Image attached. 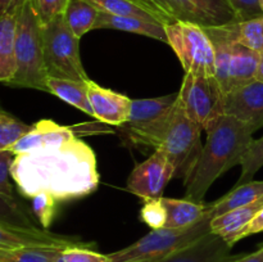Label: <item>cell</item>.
<instances>
[{
  "label": "cell",
  "instance_id": "obj_27",
  "mask_svg": "<svg viewBox=\"0 0 263 262\" xmlns=\"http://www.w3.org/2000/svg\"><path fill=\"white\" fill-rule=\"evenodd\" d=\"M63 248L53 247H28V248H0V262H55Z\"/></svg>",
  "mask_w": 263,
  "mask_h": 262
},
{
  "label": "cell",
  "instance_id": "obj_19",
  "mask_svg": "<svg viewBox=\"0 0 263 262\" xmlns=\"http://www.w3.org/2000/svg\"><path fill=\"white\" fill-rule=\"evenodd\" d=\"M108 28V30H118L125 32L143 35L146 38L156 39L162 43L168 44V38L166 32V25L154 21L143 20L138 17H122V15L109 14V13L100 12L95 23L94 30Z\"/></svg>",
  "mask_w": 263,
  "mask_h": 262
},
{
  "label": "cell",
  "instance_id": "obj_12",
  "mask_svg": "<svg viewBox=\"0 0 263 262\" xmlns=\"http://www.w3.org/2000/svg\"><path fill=\"white\" fill-rule=\"evenodd\" d=\"M87 89H89V100L94 118L108 125L120 126V127L127 122L133 99L107 87L100 86L92 80L87 82Z\"/></svg>",
  "mask_w": 263,
  "mask_h": 262
},
{
  "label": "cell",
  "instance_id": "obj_39",
  "mask_svg": "<svg viewBox=\"0 0 263 262\" xmlns=\"http://www.w3.org/2000/svg\"><path fill=\"white\" fill-rule=\"evenodd\" d=\"M139 2H143V3H145V4H148V5H152V7H154L156 8V9H158V8L156 7V5L153 4V2H152V0H139ZM159 10V9H158ZM159 12H161V10H159ZM166 15V14H164ZM172 22H174V21H172Z\"/></svg>",
  "mask_w": 263,
  "mask_h": 262
},
{
  "label": "cell",
  "instance_id": "obj_26",
  "mask_svg": "<svg viewBox=\"0 0 263 262\" xmlns=\"http://www.w3.org/2000/svg\"><path fill=\"white\" fill-rule=\"evenodd\" d=\"M222 28L234 41L263 55V17L247 22H234L222 26Z\"/></svg>",
  "mask_w": 263,
  "mask_h": 262
},
{
  "label": "cell",
  "instance_id": "obj_40",
  "mask_svg": "<svg viewBox=\"0 0 263 262\" xmlns=\"http://www.w3.org/2000/svg\"><path fill=\"white\" fill-rule=\"evenodd\" d=\"M262 5H263V0H262Z\"/></svg>",
  "mask_w": 263,
  "mask_h": 262
},
{
  "label": "cell",
  "instance_id": "obj_37",
  "mask_svg": "<svg viewBox=\"0 0 263 262\" xmlns=\"http://www.w3.org/2000/svg\"><path fill=\"white\" fill-rule=\"evenodd\" d=\"M13 0H0V13L5 12L7 10V8L9 7L10 3H12Z\"/></svg>",
  "mask_w": 263,
  "mask_h": 262
},
{
  "label": "cell",
  "instance_id": "obj_36",
  "mask_svg": "<svg viewBox=\"0 0 263 262\" xmlns=\"http://www.w3.org/2000/svg\"><path fill=\"white\" fill-rule=\"evenodd\" d=\"M263 231V208L258 212V215L253 218L252 223L249 225L248 230L246 233V238L249 235H253V234H258Z\"/></svg>",
  "mask_w": 263,
  "mask_h": 262
},
{
  "label": "cell",
  "instance_id": "obj_1",
  "mask_svg": "<svg viewBox=\"0 0 263 262\" xmlns=\"http://www.w3.org/2000/svg\"><path fill=\"white\" fill-rule=\"evenodd\" d=\"M10 174L25 197L49 193L57 202L91 194L99 184L94 151L77 138L61 146L18 154Z\"/></svg>",
  "mask_w": 263,
  "mask_h": 262
},
{
  "label": "cell",
  "instance_id": "obj_29",
  "mask_svg": "<svg viewBox=\"0 0 263 262\" xmlns=\"http://www.w3.org/2000/svg\"><path fill=\"white\" fill-rule=\"evenodd\" d=\"M241 174L235 186L252 181L254 175L263 167V136L253 140L244 153L240 162Z\"/></svg>",
  "mask_w": 263,
  "mask_h": 262
},
{
  "label": "cell",
  "instance_id": "obj_15",
  "mask_svg": "<svg viewBox=\"0 0 263 262\" xmlns=\"http://www.w3.org/2000/svg\"><path fill=\"white\" fill-rule=\"evenodd\" d=\"M262 208L263 197L246 207L216 216L211 221V231L222 238L233 248L234 244L246 238V233L249 225Z\"/></svg>",
  "mask_w": 263,
  "mask_h": 262
},
{
  "label": "cell",
  "instance_id": "obj_23",
  "mask_svg": "<svg viewBox=\"0 0 263 262\" xmlns=\"http://www.w3.org/2000/svg\"><path fill=\"white\" fill-rule=\"evenodd\" d=\"M263 197V181H249L246 184L234 186L231 192L223 195L216 202L211 203V213L213 217L220 216L229 211L238 210L254 203Z\"/></svg>",
  "mask_w": 263,
  "mask_h": 262
},
{
  "label": "cell",
  "instance_id": "obj_18",
  "mask_svg": "<svg viewBox=\"0 0 263 262\" xmlns=\"http://www.w3.org/2000/svg\"><path fill=\"white\" fill-rule=\"evenodd\" d=\"M261 59V54L236 43L231 39V53L228 66V80H226L225 94L230 90L235 89V87H239L241 85H246L256 80L257 74H258Z\"/></svg>",
  "mask_w": 263,
  "mask_h": 262
},
{
  "label": "cell",
  "instance_id": "obj_22",
  "mask_svg": "<svg viewBox=\"0 0 263 262\" xmlns=\"http://www.w3.org/2000/svg\"><path fill=\"white\" fill-rule=\"evenodd\" d=\"M89 2L97 5L100 12L109 13V14L122 15V17H138L143 18V20L154 21V22H161L163 25L172 23V21L158 9L143 2H139V0H89Z\"/></svg>",
  "mask_w": 263,
  "mask_h": 262
},
{
  "label": "cell",
  "instance_id": "obj_14",
  "mask_svg": "<svg viewBox=\"0 0 263 262\" xmlns=\"http://www.w3.org/2000/svg\"><path fill=\"white\" fill-rule=\"evenodd\" d=\"M73 139H76V136L71 127L58 125L51 120H40L33 123L32 130L23 136L9 152L18 156L40 149L64 145Z\"/></svg>",
  "mask_w": 263,
  "mask_h": 262
},
{
  "label": "cell",
  "instance_id": "obj_33",
  "mask_svg": "<svg viewBox=\"0 0 263 262\" xmlns=\"http://www.w3.org/2000/svg\"><path fill=\"white\" fill-rule=\"evenodd\" d=\"M31 199H32L33 213L39 218L41 226L44 229H48L53 221L54 213H55V198L49 193H40Z\"/></svg>",
  "mask_w": 263,
  "mask_h": 262
},
{
  "label": "cell",
  "instance_id": "obj_13",
  "mask_svg": "<svg viewBox=\"0 0 263 262\" xmlns=\"http://www.w3.org/2000/svg\"><path fill=\"white\" fill-rule=\"evenodd\" d=\"M27 0H13L7 10L0 13V81L9 84L14 77L15 39H17L18 21Z\"/></svg>",
  "mask_w": 263,
  "mask_h": 262
},
{
  "label": "cell",
  "instance_id": "obj_5",
  "mask_svg": "<svg viewBox=\"0 0 263 262\" xmlns=\"http://www.w3.org/2000/svg\"><path fill=\"white\" fill-rule=\"evenodd\" d=\"M41 39L49 77L90 81L80 57V38L68 27L64 15L41 25Z\"/></svg>",
  "mask_w": 263,
  "mask_h": 262
},
{
  "label": "cell",
  "instance_id": "obj_16",
  "mask_svg": "<svg viewBox=\"0 0 263 262\" xmlns=\"http://www.w3.org/2000/svg\"><path fill=\"white\" fill-rule=\"evenodd\" d=\"M177 102V94L164 95L151 99H133L131 102L130 117L127 122L122 125V130L130 138L138 131L144 130L153 125L156 121L163 117L174 108Z\"/></svg>",
  "mask_w": 263,
  "mask_h": 262
},
{
  "label": "cell",
  "instance_id": "obj_3",
  "mask_svg": "<svg viewBox=\"0 0 263 262\" xmlns=\"http://www.w3.org/2000/svg\"><path fill=\"white\" fill-rule=\"evenodd\" d=\"M14 77L8 84L10 87H25L48 92L49 74L44 61L41 23L27 0L18 21L15 39Z\"/></svg>",
  "mask_w": 263,
  "mask_h": 262
},
{
  "label": "cell",
  "instance_id": "obj_24",
  "mask_svg": "<svg viewBox=\"0 0 263 262\" xmlns=\"http://www.w3.org/2000/svg\"><path fill=\"white\" fill-rule=\"evenodd\" d=\"M48 92L55 95V97H58L63 102L73 105L74 108H77L81 112L94 117L89 100L87 82L49 77Z\"/></svg>",
  "mask_w": 263,
  "mask_h": 262
},
{
  "label": "cell",
  "instance_id": "obj_35",
  "mask_svg": "<svg viewBox=\"0 0 263 262\" xmlns=\"http://www.w3.org/2000/svg\"><path fill=\"white\" fill-rule=\"evenodd\" d=\"M229 262H263V247L253 253L246 254V256L233 257Z\"/></svg>",
  "mask_w": 263,
  "mask_h": 262
},
{
  "label": "cell",
  "instance_id": "obj_38",
  "mask_svg": "<svg viewBox=\"0 0 263 262\" xmlns=\"http://www.w3.org/2000/svg\"><path fill=\"white\" fill-rule=\"evenodd\" d=\"M257 79L262 80V81H263V55H262V59H261V64H259L258 74H257Z\"/></svg>",
  "mask_w": 263,
  "mask_h": 262
},
{
  "label": "cell",
  "instance_id": "obj_34",
  "mask_svg": "<svg viewBox=\"0 0 263 262\" xmlns=\"http://www.w3.org/2000/svg\"><path fill=\"white\" fill-rule=\"evenodd\" d=\"M236 17V22L257 20L263 17L262 0H228Z\"/></svg>",
  "mask_w": 263,
  "mask_h": 262
},
{
  "label": "cell",
  "instance_id": "obj_31",
  "mask_svg": "<svg viewBox=\"0 0 263 262\" xmlns=\"http://www.w3.org/2000/svg\"><path fill=\"white\" fill-rule=\"evenodd\" d=\"M41 25L50 22L58 15H63L69 0H30Z\"/></svg>",
  "mask_w": 263,
  "mask_h": 262
},
{
  "label": "cell",
  "instance_id": "obj_10",
  "mask_svg": "<svg viewBox=\"0 0 263 262\" xmlns=\"http://www.w3.org/2000/svg\"><path fill=\"white\" fill-rule=\"evenodd\" d=\"M174 167L161 149L136 164L127 179V190L145 200L162 198L164 188L174 179Z\"/></svg>",
  "mask_w": 263,
  "mask_h": 262
},
{
  "label": "cell",
  "instance_id": "obj_6",
  "mask_svg": "<svg viewBox=\"0 0 263 262\" xmlns=\"http://www.w3.org/2000/svg\"><path fill=\"white\" fill-rule=\"evenodd\" d=\"M202 128L190 120L179 103L174 108L156 149H161L174 167V177L186 179L199 161L203 151Z\"/></svg>",
  "mask_w": 263,
  "mask_h": 262
},
{
  "label": "cell",
  "instance_id": "obj_32",
  "mask_svg": "<svg viewBox=\"0 0 263 262\" xmlns=\"http://www.w3.org/2000/svg\"><path fill=\"white\" fill-rule=\"evenodd\" d=\"M140 218L146 225L151 226L152 230L166 228L167 212L161 198L159 199L145 200L140 211Z\"/></svg>",
  "mask_w": 263,
  "mask_h": 262
},
{
  "label": "cell",
  "instance_id": "obj_11",
  "mask_svg": "<svg viewBox=\"0 0 263 262\" xmlns=\"http://www.w3.org/2000/svg\"><path fill=\"white\" fill-rule=\"evenodd\" d=\"M223 113L247 123L253 131L263 127V81L253 80L223 95Z\"/></svg>",
  "mask_w": 263,
  "mask_h": 262
},
{
  "label": "cell",
  "instance_id": "obj_25",
  "mask_svg": "<svg viewBox=\"0 0 263 262\" xmlns=\"http://www.w3.org/2000/svg\"><path fill=\"white\" fill-rule=\"evenodd\" d=\"M99 14V8L89 0H69L63 15L74 35L82 39L89 31L94 30Z\"/></svg>",
  "mask_w": 263,
  "mask_h": 262
},
{
  "label": "cell",
  "instance_id": "obj_28",
  "mask_svg": "<svg viewBox=\"0 0 263 262\" xmlns=\"http://www.w3.org/2000/svg\"><path fill=\"white\" fill-rule=\"evenodd\" d=\"M32 126L13 117L5 110H0V151H10L32 130Z\"/></svg>",
  "mask_w": 263,
  "mask_h": 262
},
{
  "label": "cell",
  "instance_id": "obj_4",
  "mask_svg": "<svg viewBox=\"0 0 263 262\" xmlns=\"http://www.w3.org/2000/svg\"><path fill=\"white\" fill-rule=\"evenodd\" d=\"M213 215L187 228L154 229L128 247L109 253L110 262H159L211 233Z\"/></svg>",
  "mask_w": 263,
  "mask_h": 262
},
{
  "label": "cell",
  "instance_id": "obj_20",
  "mask_svg": "<svg viewBox=\"0 0 263 262\" xmlns=\"http://www.w3.org/2000/svg\"><path fill=\"white\" fill-rule=\"evenodd\" d=\"M194 22L202 27H221L236 22L228 0H184Z\"/></svg>",
  "mask_w": 263,
  "mask_h": 262
},
{
  "label": "cell",
  "instance_id": "obj_30",
  "mask_svg": "<svg viewBox=\"0 0 263 262\" xmlns=\"http://www.w3.org/2000/svg\"><path fill=\"white\" fill-rule=\"evenodd\" d=\"M55 262H110L108 254L99 253L90 247H71L62 249Z\"/></svg>",
  "mask_w": 263,
  "mask_h": 262
},
{
  "label": "cell",
  "instance_id": "obj_17",
  "mask_svg": "<svg viewBox=\"0 0 263 262\" xmlns=\"http://www.w3.org/2000/svg\"><path fill=\"white\" fill-rule=\"evenodd\" d=\"M230 251L231 247L211 231L192 246L159 262H229L234 257Z\"/></svg>",
  "mask_w": 263,
  "mask_h": 262
},
{
  "label": "cell",
  "instance_id": "obj_21",
  "mask_svg": "<svg viewBox=\"0 0 263 262\" xmlns=\"http://www.w3.org/2000/svg\"><path fill=\"white\" fill-rule=\"evenodd\" d=\"M167 212L166 228L180 229L187 228L199 222L210 213L211 205L204 202H194L184 198V199H174V198H161Z\"/></svg>",
  "mask_w": 263,
  "mask_h": 262
},
{
  "label": "cell",
  "instance_id": "obj_7",
  "mask_svg": "<svg viewBox=\"0 0 263 262\" xmlns=\"http://www.w3.org/2000/svg\"><path fill=\"white\" fill-rule=\"evenodd\" d=\"M168 45L179 58L185 73L216 77V54L204 27L193 22L175 21L166 25Z\"/></svg>",
  "mask_w": 263,
  "mask_h": 262
},
{
  "label": "cell",
  "instance_id": "obj_2",
  "mask_svg": "<svg viewBox=\"0 0 263 262\" xmlns=\"http://www.w3.org/2000/svg\"><path fill=\"white\" fill-rule=\"evenodd\" d=\"M207 141L192 174L184 180L185 198L203 202L211 185L222 174L240 164L253 141L254 131L247 123L223 115L208 128Z\"/></svg>",
  "mask_w": 263,
  "mask_h": 262
},
{
  "label": "cell",
  "instance_id": "obj_9",
  "mask_svg": "<svg viewBox=\"0 0 263 262\" xmlns=\"http://www.w3.org/2000/svg\"><path fill=\"white\" fill-rule=\"evenodd\" d=\"M28 247H53V248H71V247H90L95 244L74 236H66L50 233L48 229L36 228L28 222L0 221V248L15 249Z\"/></svg>",
  "mask_w": 263,
  "mask_h": 262
},
{
  "label": "cell",
  "instance_id": "obj_8",
  "mask_svg": "<svg viewBox=\"0 0 263 262\" xmlns=\"http://www.w3.org/2000/svg\"><path fill=\"white\" fill-rule=\"evenodd\" d=\"M223 92L216 77L185 73L177 92V103L185 115L203 131L223 116Z\"/></svg>",
  "mask_w": 263,
  "mask_h": 262
}]
</instances>
